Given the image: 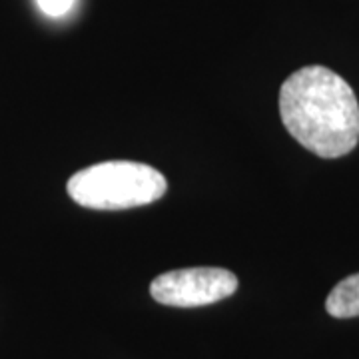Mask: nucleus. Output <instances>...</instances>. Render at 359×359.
I'll return each instance as SVG.
<instances>
[{"label":"nucleus","instance_id":"1","mask_svg":"<svg viewBox=\"0 0 359 359\" xmlns=\"http://www.w3.org/2000/svg\"><path fill=\"white\" fill-rule=\"evenodd\" d=\"M285 130L321 158L349 154L359 142V102L353 88L325 66L295 70L280 90Z\"/></svg>","mask_w":359,"mask_h":359},{"label":"nucleus","instance_id":"2","mask_svg":"<svg viewBox=\"0 0 359 359\" xmlns=\"http://www.w3.org/2000/svg\"><path fill=\"white\" fill-rule=\"evenodd\" d=\"M66 190L78 205L114 212L160 200L166 194L168 182L164 174L148 164L110 160L76 172L68 180Z\"/></svg>","mask_w":359,"mask_h":359},{"label":"nucleus","instance_id":"3","mask_svg":"<svg viewBox=\"0 0 359 359\" xmlns=\"http://www.w3.org/2000/svg\"><path fill=\"white\" fill-rule=\"evenodd\" d=\"M238 276L224 268H184L158 276L150 295L170 308H202L238 292Z\"/></svg>","mask_w":359,"mask_h":359},{"label":"nucleus","instance_id":"4","mask_svg":"<svg viewBox=\"0 0 359 359\" xmlns=\"http://www.w3.org/2000/svg\"><path fill=\"white\" fill-rule=\"evenodd\" d=\"M325 309L330 316L339 320L359 318V273L349 276L335 285L325 299Z\"/></svg>","mask_w":359,"mask_h":359},{"label":"nucleus","instance_id":"5","mask_svg":"<svg viewBox=\"0 0 359 359\" xmlns=\"http://www.w3.org/2000/svg\"><path fill=\"white\" fill-rule=\"evenodd\" d=\"M40 6V11L46 14V16H50V18H60V16H65L72 11V6H74V2L76 0H36Z\"/></svg>","mask_w":359,"mask_h":359}]
</instances>
